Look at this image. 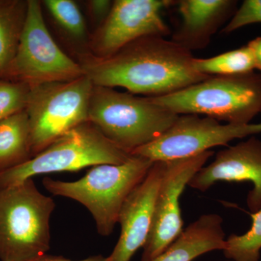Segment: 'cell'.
Here are the masks:
<instances>
[{
    "instance_id": "cell-1",
    "label": "cell",
    "mask_w": 261,
    "mask_h": 261,
    "mask_svg": "<svg viewBox=\"0 0 261 261\" xmlns=\"http://www.w3.org/2000/svg\"><path fill=\"white\" fill-rule=\"evenodd\" d=\"M79 58L94 85L122 87L149 97L174 93L211 77L194 70L192 51L160 36L140 38L108 58L89 53Z\"/></svg>"
},
{
    "instance_id": "cell-2",
    "label": "cell",
    "mask_w": 261,
    "mask_h": 261,
    "mask_svg": "<svg viewBox=\"0 0 261 261\" xmlns=\"http://www.w3.org/2000/svg\"><path fill=\"white\" fill-rule=\"evenodd\" d=\"M153 163L132 154L121 164L94 166L77 181L46 177L42 185L51 195L67 197L83 205L93 216L97 232L108 237L118 224L125 201L145 179Z\"/></svg>"
},
{
    "instance_id": "cell-3",
    "label": "cell",
    "mask_w": 261,
    "mask_h": 261,
    "mask_svg": "<svg viewBox=\"0 0 261 261\" xmlns=\"http://www.w3.org/2000/svg\"><path fill=\"white\" fill-rule=\"evenodd\" d=\"M147 97L93 86L89 121L118 148L130 154L159 138L177 119Z\"/></svg>"
},
{
    "instance_id": "cell-4",
    "label": "cell",
    "mask_w": 261,
    "mask_h": 261,
    "mask_svg": "<svg viewBox=\"0 0 261 261\" xmlns=\"http://www.w3.org/2000/svg\"><path fill=\"white\" fill-rule=\"evenodd\" d=\"M147 97L178 116L203 115L230 124H247L261 113V73L211 76L174 93Z\"/></svg>"
},
{
    "instance_id": "cell-5",
    "label": "cell",
    "mask_w": 261,
    "mask_h": 261,
    "mask_svg": "<svg viewBox=\"0 0 261 261\" xmlns=\"http://www.w3.org/2000/svg\"><path fill=\"white\" fill-rule=\"evenodd\" d=\"M55 207L33 178L0 190V260L29 261L47 254Z\"/></svg>"
},
{
    "instance_id": "cell-6",
    "label": "cell",
    "mask_w": 261,
    "mask_h": 261,
    "mask_svg": "<svg viewBox=\"0 0 261 261\" xmlns=\"http://www.w3.org/2000/svg\"><path fill=\"white\" fill-rule=\"evenodd\" d=\"M130 155L111 143L91 122H85L63 134L27 162L0 173V190L37 175L74 172L99 164H121Z\"/></svg>"
},
{
    "instance_id": "cell-7",
    "label": "cell",
    "mask_w": 261,
    "mask_h": 261,
    "mask_svg": "<svg viewBox=\"0 0 261 261\" xmlns=\"http://www.w3.org/2000/svg\"><path fill=\"white\" fill-rule=\"evenodd\" d=\"M94 84L85 75L70 82L30 87L28 116L32 157L63 134L89 121Z\"/></svg>"
},
{
    "instance_id": "cell-8",
    "label": "cell",
    "mask_w": 261,
    "mask_h": 261,
    "mask_svg": "<svg viewBox=\"0 0 261 261\" xmlns=\"http://www.w3.org/2000/svg\"><path fill=\"white\" fill-rule=\"evenodd\" d=\"M41 4L37 0H29L18 49L3 78L24 82L30 87L80 78L84 75L82 67L63 53L51 37Z\"/></svg>"
},
{
    "instance_id": "cell-9",
    "label": "cell",
    "mask_w": 261,
    "mask_h": 261,
    "mask_svg": "<svg viewBox=\"0 0 261 261\" xmlns=\"http://www.w3.org/2000/svg\"><path fill=\"white\" fill-rule=\"evenodd\" d=\"M259 134L261 123L221 124L209 117L181 115L159 138L130 154L142 156L152 162L187 159L218 146H227L231 141Z\"/></svg>"
},
{
    "instance_id": "cell-10",
    "label": "cell",
    "mask_w": 261,
    "mask_h": 261,
    "mask_svg": "<svg viewBox=\"0 0 261 261\" xmlns=\"http://www.w3.org/2000/svg\"><path fill=\"white\" fill-rule=\"evenodd\" d=\"M171 0H116L106 19L89 39V53L108 58L127 44L147 36L167 37L171 33L161 12Z\"/></svg>"
},
{
    "instance_id": "cell-11",
    "label": "cell",
    "mask_w": 261,
    "mask_h": 261,
    "mask_svg": "<svg viewBox=\"0 0 261 261\" xmlns=\"http://www.w3.org/2000/svg\"><path fill=\"white\" fill-rule=\"evenodd\" d=\"M214 154L209 150L187 159L166 161L154 202L153 218L141 261H152L181 234L180 197L191 178Z\"/></svg>"
},
{
    "instance_id": "cell-12",
    "label": "cell",
    "mask_w": 261,
    "mask_h": 261,
    "mask_svg": "<svg viewBox=\"0 0 261 261\" xmlns=\"http://www.w3.org/2000/svg\"><path fill=\"white\" fill-rule=\"evenodd\" d=\"M218 181H250L247 204L251 213L261 209V140L252 136L247 140L219 151L208 166H203L188 186L206 192Z\"/></svg>"
},
{
    "instance_id": "cell-13",
    "label": "cell",
    "mask_w": 261,
    "mask_h": 261,
    "mask_svg": "<svg viewBox=\"0 0 261 261\" xmlns=\"http://www.w3.org/2000/svg\"><path fill=\"white\" fill-rule=\"evenodd\" d=\"M165 166L166 161H154L145 179L125 201L118 216L119 239L106 261H130L145 245L152 226L154 202Z\"/></svg>"
},
{
    "instance_id": "cell-14",
    "label": "cell",
    "mask_w": 261,
    "mask_h": 261,
    "mask_svg": "<svg viewBox=\"0 0 261 261\" xmlns=\"http://www.w3.org/2000/svg\"><path fill=\"white\" fill-rule=\"evenodd\" d=\"M176 3L181 23L171 40L190 51L207 47L213 36L232 17L238 5V1L233 0H181Z\"/></svg>"
},
{
    "instance_id": "cell-15",
    "label": "cell",
    "mask_w": 261,
    "mask_h": 261,
    "mask_svg": "<svg viewBox=\"0 0 261 261\" xmlns=\"http://www.w3.org/2000/svg\"><path fill=\"white\" fill-rule=\"evenodd\" d=\"M225 245L222 218L215 214L202 215L152 261H193L207 252L223 251Z\"/></svg>"
},
{
    "instance_id": "cell-16",
    "label": "cell",
    "mask_w": 261,
    "mask_h": 261,
    "mask_svg": "<svg viewBox=\"0 0 261 261\" xmlns=\"http://www.w3.org/2000/svg\"><path fill=\"white\" fill-rule=\"evenodd\" d=\"M32 158L28 116L25 111L0 121V173Z\"/></svg>"
},
{
    "instance_id": "cell-17",
    "label": "cell",
    "mask_w": 261,
    "mask_h": 261,
    "mask_svg": "<svg viewBox=\"0 0 261 261\" xmlns=\"http://www.w3.org/2000/svg\"><path fill=\"white\" fill-rule=\"evenodd\" d=\"M28 1H0V77L16 54L27 20Z\"/></svg>"
},
{
    "instance_id": "cell-18",
    "label": "cell",
    "mask_w": 261,
    "mask_h": 261,
    "mask_svg": "<svg viewBox=\"0 0 261 261\" xmlns=\"http://www.w3.org/2000/svg\"><path fill=\"white\" fill-rule=\"evenodd\" d=\"M197 73L208 76L245 74L255 71L253 56L248 46L226 51L210 58H194Z\"/></svg>"
},
{
    "instance_id": "cell-19",
    "label": "cell",
    "mask_w": 261,
    "mask_h": 261,
    "mask_svg": "<svg viewBox=\"0 0 261 261\" xmlns=\"http://www.w3.org/2000/svg\"><path fill=\"white\" fill-rule=\"evenodd\" d=\"M251 227L242 235L234 233L226 240L223 252L231 261H259L261 250V209L250 214Z\"/></svg>"
},
{
    "instance_id": "cell-20",
    "label": "cell",
    "mask_w": 261,
    "mask_h": 261,
    "mask_svg": "<svg viewBox=\"0 0 261 261\" xmlns=\"http://www.w3.org/2000/svg\"><path fill=\"white\" fill-rule=\"evenodd\" d=\"M30 90L24 82L0 77V121L25 111Z\"/></svg>"
},
{
    "instance_id": "cell-21",
    "label": "cell",
    "mask_w": 261,
    "mask_h": 261,
    "mask_svg": "<svg viewBox=\"0 0 261 261\" xmlns=\"http://www.w3.org/2000/svg\"><path fill=\"white\" fill-rule=\"evenodd\" d=\"M44 4L57 22L73 37L86 35V24L78 5L72 0H46Z\"/></svg>"
},
{
    "instance_id": "cell-22",
    "label": "cell",
    "mask_w": 261,
    "mask_h": 261,
    "mask_svg": "<svg viewBox=\"0 0 261 261\" xmlns=\"http://www.w3.org/2000/svg\"><path fill=\"white\" fill-rule=\"evenodd\" d=\"M258 23H261V0H245L221 32L228 34L250 24Z\"/></svg>"
},
{
    "instance_id": "cell-23",
    "label": "cell",
    "mask_w": 261,
    "mask_h": 261,
    "mask_svg": "<svg viewBox=\"0 0 261 261\" xmlns=\"http://www.w3.org/2000/svg\"><path fill=\"white\" fill-rule=\"evenodd\" d=\"M87 5L91 14L94 18L101 20L102 23L109 14L112 8L113 2L108 0H91L87 2Z\"/></svg>"
},
{
    "instance_id": "cell-24",
    "label": "cell",
    "mask_w": 261,
    "mask_h": 261,
    "mask_svg": "<svg viewBox=\"0 0 261 261\" xmlns=\"http://www.w3.org/2000/svg\"><path fill=\"white\" fill-rule=\"evenodd\" d=\"M106 257H103L102 255H94L83 260H73L70 259L66 258L63 256H58V255H51L44 254L41 256L36 257L29 261H106Z\"/></svg>"
},
{
    "instance_id": "cell-25",
    "label": "cell",
    "mask_w": 261,
    "mask_h": 261,
    "mask_svg": "<svg viewBox=\"0 0 261 261\" xmlns=\"http://www.w3.org/2000/svg\"><path fill=\"white\" fill-rule=\"evenodd\" d=\"M247 45L250 48L253 56L255 70L261 72V36L252 39Z\"/></svg>"
},
{
    "instance_id": "cell-26",
    "label": "cell",
    "mask_w": 261,
    "mask_h": 261,
    "mask_svg": "<svg viewBox=\"0 0 261 261\" xmlns=\"http://www.w3.org/2000/svg\"><path fill=\"white\" fill-rule=\"evenodd\" d=\"M226 261H231V260H226Z\"/></svg>"
}]
</instances>
